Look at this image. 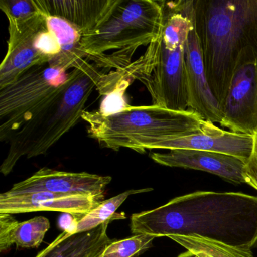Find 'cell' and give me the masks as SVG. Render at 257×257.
I'll return each mask as SVG.
<instances>
[{"mask_svg":"<svg viewBox=\"0 0 257 257\" xmlns=\"http://www.w3.org/2000/svg\"><path fill=\"white\" fill-rule=\"evenodd\" d=\"M195 9L206 75L222 110L239 57L247 46L252 0L195 1Z\"/></svg>","mask_w":257,"mask_h":257,"instance_id":"277c9868","label":"cell"},{"mask_svg":"<svg viewBox=\"0 0 257 257\" xmlns=\"http://www.w3.org/2000/svg\"><path fill=\"white\" fill-rule=\"evenodd\" d=\"M164 1L121 0L107 20L84 39L83 50L100 67H112L105 55L109 51L132 54L148 46L162 34Z\"/></svg>","mask_w":257,"mask_h":257,"instance_id":"5b68a950","label":"cell"},{"mask_svg":"<svg viewBox=\"0 0 257 257\" xmlns=\"http://www.w3.org/2000/svg\"><path fill=\"white\" fill-rule=\"evenodd\" d=\"M50 228L49 219L37 216L19 222L13 215L0 213V251L16 244L17 248H37Z\"/></svg>","mask_w":257,"mask_h":257,"instance_id":"e0dca14e","label":"cell"},{"mask_svg":"<svg viewBox=\"0 0 257 257\" xmlns=\"http://www.w3.org/2000/svg\"><path fill=\"white\" fill-rule=\"evenodd\" d=\"M150 156L164 166L205 171L233 184L245 183V162L234 156L194 150H171L165 153H152Z\"/></svg>","mask_w":257,"mask_h":257,"instance_id":"5bb4252c","label":"cell"},{"mask_svg":"<svg viewBox=\"0 0 257 257\" xmlns=\"http://www.w3.org/2000/svg\"><path fill=\"white\" fill-rule=\"evenodd\" d=\"M40 11L68 20L83 35L94 34L112 14L121 0H34ZM83 41V40H82Z\"/></svg>","mask_w":257,"mask_h":257,"instance_id":"9a60e30c","label":"cell"},{"mask_svg":"<svg viewBox=\"0 0 257 257\" xmlns=\"http://www.w3.org/2000/svg\"><path fill=\"white\" fill-rule=\"evenodd\" d=\"M103 200L89 195L32 192L19 195H0V213L21 214L38 211L69 213L77 219L89 213Z\"/></svg>","mask_w":257,"mask_h":257,"instance_id":"7c38bea8","label":"cell"},{"mask_svg":"<svg viewBox=\"0 0 257 257\" xmlns=\"http://www.w3.org/2000/svg\"><path fill=\"white\" fill-rule=\"evenodd\" d=\"M88 136L105 148H127L140 153L156 144L198 133L206 121L192 110L176 111L162 106H127L110 113L85 111Z\"/></svg>","mask_w":257,"mask_h":257,"instance_id":"3957f363","label":"cell"},{"mask_svg":"<svg viewBox=\"0 0 257 257\" xmlns=\"http://www.w3.org/2000/svg\"><path fill=\"white\" fill-rule=\"evenodd\" d=\"M71 71L45 64L25 72L0 89V141L11 135L67 82Z\"/></svg>","mask_w":257,"mask_h":257,"instance_id":"52a82bcc","label":"cell"},{"mask_svg":"<svg viewBox=\"0 0 257 257\" xmlns=\"http://www.w3.org/2000/svg\"><path fill=\"white\" fill-rule=\"evenodd\" d=\"M112 181L109 176L87 172L72 173L41 168L23 181L13 185L4 192L7 195H19L32 192H53L64 195H89L103 200L106 186Z\"/></svg>","mask_w":257,"mask_h":257,"instance_id":"30bf717a","label":"cell"},{"mask_svg":"<svg viewBox=\"0 0 257 257\" xmlns=\"http://www.w3.org/2000/svg\"><path fill=\"white\" fill-rule=\"evenodd\" d=\"M177 257H198V255L194 254L193 252H190V251H186V252H183V253L180 254Z\"/></svg>","mask_w":257,"mask_h":257,"instance_id":"cb8c5ba5","label":"cell"},{"mask_svg":"<svg viewBox=\"0 0 257 257\" xmlns=\"http://www.w3.org/2000/svg\"><path fill=\"white\" fill-rule=\"evenodd\" d=\"M188 106L203 119L220 124V105L212 92L204 68L199 37L195 28L188 37L184 49Z\"/></svg>","mask_w":257,"mask_h":257,"instance_id":"8fae6325","label":"cell"},{"mask_svg":"<svg viewBox=\"0 0 257 257\" xmlns=\"http://www.w3.org/2000/svg\"><path fill=\"white\" fill-rule=\"evenodd\" d=\"M110 222L79 234L64 231L36 257H99L105 248L115 240L107 234Z\"/></svg>","mask_w":257,"mask_h":257,"instance_id":"2e32d148","label":"cell"},{"mask_svg":"<svg viewBox=\"0 0 257 257\" xmlns=\"http://www.w3.org/2000/svg\"><path fill=\"white\" fill-rule=\"evenodd\" d=\"M156 237L150 234H136L123 240H114L105 248L99 257H135L153 246Z\"/></svg>","mask_w":257,"mask_h":257,"instance_id":"44dd1931","label":"cell"},{"mask_svg":"<svg viewBox=\"0 0 257 257\" xmlns=\"http://www.w3.org/2000/svg\"><path fill=\"white\" fill-rule=\"evenodd\" d=\"M131 231L156 237L198 236L243 249L257 243V196L198 191L134 213Z\"/></svg>","mask_w":257,"mask_h":257,"instance_id":"6da1fadb","label":"cell"},{"mask_svg":"<svg viewBox=\"0 0 257 257\" xmlns=\"http://www.w3.org/2000/svg\"><path fill=\"white\" fill-rule=\"evenodd\" d=\"M99 67L89 62L72 70L61 88L11 135L8 154L0 172L9 175L22 158L46 154L79 122L91 93L106 76Z\"/></svg>","mask_w":257,"mask_h":257,"instance_id":"7a4b0ae2","label":"cell"},{"mask_svg":"<svg viewBox=\"0 0 257 257\" xmlns=\"http://www.w3.org/2000/svg\"><path fill=\"white\" fill-rule=\"evenodd\" d=\"M60 53L59 44L48 30L42 13L34 25L10 35L8 51L0 65V89L13 83L35 66L52 64Z\"/></svg>","mask_w":257,"mask_h":257,"instance_id":"9c48e42d","label":"cell"},{"mask_svg":"<svg viewBox=\"0 0 257 257\" xmlns=\"http://www.w3.org/2000/svg\"><path fill=\"white\" fill-rule=\"evenodd\" d=\"M246 41L257 55V0H252V12L246 28Z\"/></svg>","mask_w":257,"mask_h":257,"instance_id":"603a6c76","label":"cell"},{"mask_svg":"<svg viewBox=\"0 0 257 257\" xmlns=\"http://www.w3.org/2000/svg\"><path fill=\"white\" fill-rule=\"evenodd\" d=\"M253 146V135L227 132L210 121L198 133L159 143L152 150H194L234 156L246 163Z\"/></svg>","mask_w":257,"mask_h":257,"instance_id":"4fadbf2b","label":"cell"},{"mask_svg":"<svg viewBox=\"0 0 257 257\" xmlns=\"http://www.w3.org/2000/svg\"><path fill=\"white\" fill-rule=\"evenodd\" d=\"M185 45L172 50L165 46L160 36L149 45L142 56L113 73L116 86L128 85V80H138L145 85L153 105L172 110H189Z\"/></svg>","mask_w":257,"mask_h":257,"instance_id":"8992f818","label":"cell"},{"mask_svg":"<svg viewBox=\"0 0 257 257\" xmlns=\"http://www.w3.org/2000/svg\"><path fill=\"white\" fill-rule=\"evenodd\" d=\"M0 9L8 19L9 32L27 28L41 16L34 0H1Z\"/></svg>","mask_w":257,"mask_h":257,"instance_id":"ffe728a7","label":"cell"},{"mask_svg":"<svg viewBox=\"0 0 257 257\" xmlns=\"http://www.w3.org/2000/svg\"><path fill=\"white\" fill-rule=\"evenodd\" d=\"M153 190L151 188L141 189H132L122 192L113 198L103 201L97 207L87 213L82 217L77 219L75 234L86 232L95 229L102 224L108 221L125 219L124 213H116L118 207L132 195L144 193Z\"/></svg>","mask_w":257,"mask_h":257,"instance_id":"ac0fdd59","label":"cell"},{"mask_svg":"<svg viewBox=\"0 0 257 257\" xmlns=\"http://www.w3.org/2000/svg\"><path fill=\"white\" fill-rule=\"evenodd\" d=\"M220 125L229 132L253 135L257 131V55L245 46L239 57L225 102Z\"/></svg>","mask_w":257,"mask_h":257,"instance_id":"ba28073f","label":"cell"},{"mask_svg":"<svg viewBox=\"0 0 257 257\" xmlns=\"http://www.w3.org/2000/svg\"><path fill=\"white\" fill-rule=\"evenodd\" d=\"M168 238L198 257H253L251 249H239L198 236L171 235Z\"/></svg>","mask_w":257,"mask_h":257,"instance_id":"d6986e66","label":"cell"},{"mask_svg":"<svg viewBox=\"0 0 257 257\" xmlns=\"http://www.w3.org/2000/svg\"><path fill=\"white\" fill-rule=\"evenodd\" d=\"M245 183L257 190V131L253 135L252 153L243 168Z\"/></svg>","mask_w":257,"mask_h":257,"instance_id":"7402d4cb","label":"cell"}]
</instances>
